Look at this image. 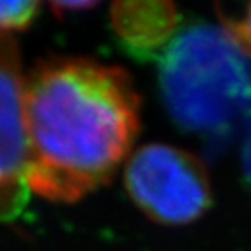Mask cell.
I'll use <instances>...</instances> for the list:
<instances>
[{
    "label": "cell",
    "mask_w": 251,
    "mask_h": 251,
    "mask_svg": "<svg viewBox=\"0 0 251 251\" xmlns=\"http://www.w3.org/2000/svg\"><path fill=\"white\" fill-rule=\"evenodd\" d=\"M52 7L58 12L63 11H82V9H89L94 4H98L100 0H49Z\"/></svg>",
    "instance_id": "8"
},
{
    "label": "cell",
    "mask_w": 251,
    "mask_h": 251,
    "mask_svg": "<svg viewBox=\"0 0 251 251\" xmlns=\"http://www.w3.org/2000/svg\"><path fill=\"white\" fill-rule=\"evenodd\" d=\"M124 183L138 208L162 225L192 224L211 206V181L204 162L173 145L140 147L127 159Z\"/></svg>",
    "instance_id": "3"
},
{
    "label": "cell",
    "mask_w": 251,
    "mask_h": 251,
    "mask_svg": "<svg viewBox=\"0 0 251 251\" xmlns=\"http://www.w3.org/2000/svg\"><path fill=\"white\" fill-rule=\"evenodd\" d=\"M176 12L169 0H115L114 26L131 51L147 54L161 49L171 31Z\"/></svg>",
    "instance_id": "5"
},
{
    "label": "cell",
    "mask_w": 251,
    "mask_h": 251,
    "mask_svg": "<svg viewBox=\"0 0 251 251\" xmlns=\"http://www.w3.org/2000/svg\"><path fill=\"white\" fill-rule=\"evenodd\" d=\"M25 74L12 35L0 33V220L14 218L26 204Z\"/></svg>",
    "instance_id": "4"
},
{
    "label": "cell",
    "mask_w": 251,
    "mask_h": 251,
    "mask_svg": "<svg viewBox=\"0 0 251 251\" xmlns=\"http://www.w3.org/2000/svg\"><path fill=\"white\" fill-rule=\"evenodd\" d=\"M159 87L173 121L208 141L227 140L251 117V58L225 28L197 23L173 37Z\"/></svg>",
    "instance_id": "2"
},
{
    "label": "cell",
    "mask_w": 251,
    "mask_h": 251,
    "mask_svg": "<svg viewBox=\"0 0 251 251\" xmlns=\"http://www.w3.org/2000/svg\"><path fill=\"white\" fill-rule=\"evenodd\" d=\"M40 0H0V33L12 35L31 25L39 12Z\"/></svg>",
    "instance_id": "6"
},
{
    "label": "cell",
    "mask_w": 251,
    "mask_h": 251,
    "mask_svg": "<svg viewBox=\"0 0 251 251\" xmlns=\"http://www.w3.org/2000/svg\"><path fill=\"white\" fill-rule=\"evenodd\" d=\"M224 28L237 46L251 58V0L239 20H225Z\"/></svg>",
    "instance_id": "7"
},
{
    "label": "cell",
    "mask_w": 251,
    "mask_h": 251,
    "mask_svg": "<svg viewBox=\"0 0 251 251\" xmlns=\"http://www.w3.org/2000/svg\"><path fill=\"white\" fill-rule=\"evenodd\" d=\"M244 166L251 180V117L246 122V138H244Z\"/></svg>",
    "instance_id": "9"
},
{
    "label": "cell",
    "mask_w": 251,
    "mask_h": 251,
    "mask_svg": "<svg viewBox=\"0 0 251 251\" xmlns=\"http://www.w3.org/2000/svg\"><path fill=\"white\" fill-rule=\"evenodd\" d=\"M30 192L75 202L105 185L140 131V94L126 70L87 58L42 59L25 75Z\"/></svg>",
    "instance_id": "1"
}]
</instances>
